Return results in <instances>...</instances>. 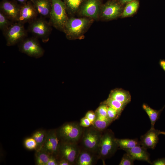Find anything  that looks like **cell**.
I'll list each match as a JSON object with an SVG mask.
<instances>
[{
    "mask_svg": "<svg viewBox=\"0 0 165 165\" xmlns=\"http://www.w3.org/2000/svg\"><path fill=\"white\" fill-rule=\"evenodd\" d=\"M94 20L91 18L84 17H69L65 25L64 32L66 38L70 40L82 39L85 38V34Z\"/></svg>",
    "mask_w": 165,
    "mask_h": 165,
    "instance_id": "1",
    "label": "cell"
},
{
    "mask_svg": "<svg viewBox=\"0 0 165 165\" xmlns=\"http://www.w3.org/2000/svg\"><path fill=\"white\" fill-rule=\"evenodd\" d=\"M51 8L49 22L52 26L64 32L69 18L65 4L62 0H51Z\"/></svg>",
    "mask_w": 165,
    "mask_h": 165,
    "instance_id": "2",
    "label": "cell"
},
{
    "mask_svg": "<svg viewBox=\"0 0 165 165\" xmlns=\"http://www.w3.org/2000/svg\"><path fill=\"white\" fill-rule=\"evenodd\" d=\"M85 128L76 122L65 123L56 129L61 141L78 143L82 136Z\"/></svg>",
    "mask_w": 165,
    "mask_h": 165,
    "instance_id": "3",
    "label": "cell"
},
{
    "mask_svg": "<svg viewBox=\"0 0 165 165\" xmlns=\"http://www.w3.org/2000/svg\"><path fill=\"white\" fill-rule=\"evenodd\" d=\"M118 146L113 132L108 130L102 134L97 154L99 159L105 160L111 157L116 151Z\"/></svg>",
    "mask_w": 165,
    "mask_h": 165,
    "instance_id": "4",
    "label": "cell"
},
{
    "mask_svg": "<svg viewBox=\"0 0 165 165\" xmlns=\"http://www.w3.org/2000/svg\"><path fill=\"white\" fill-rule=\"evenodd\" d=\"M102 134V131L97 130L92 125L85 128L80 140L81 148L97 154Z\"/></svg>",
    "mask_w": 165,
    "mask_h": 165,
    "instance_id": "5",
    "label": "cell"
},
{
    "mask_svg": "<svg viewBox=\"0 0 165 165\" xmlns=\"http://www.w3.org/2000/svg\"><path fill=\"white\" fill-rule=\"evenodd\" d=\"M52 26L43 18H37L29 24L28 31L44 42H48L52 31Z\"/></svg>",
    "mask_w": 165,
    "mask_h": 165,
    "instance_id": "6",
    "label": "cell"
},
{
    "mask_svg": "<svg viewBox=\"0 0 165 165\" xmlns=\"http://www.w3.org/2000/svg\"><path fill=\"white\" fill-rule=\"evenodd\" d=\"M24 24L18 22H14L3 32L7 46L14 45L26 38L27 34Z\"/></svg>",
    "mask_w": 165,
    "mask_h": 165,
    "instance_id": "7",
    "label": "cell"
},
{
    "mask_svg": "<svg viewBox=\"0 0 165 165\" xmlns=\"http://www.w3.org/2000/svg\"><path fill=\"white\" fill-rule=\"evenodd\" d=\"M18 47L21 53L36 58L42 57L44 53L38 38L35 37L25 38L19 43Z\"/></svg>",
    "mask_w": 165,
    "mask_h": 165,
    "instance_id": "8",
    "label": "cell"
},
{
    "mask_svg": "<svg viewBox=\"0 0 165 165\" xmlns=\"http://www.w3.org/2000/svg\"><path fill=\"white\" fill-rule=\"evenodd\" d=\"M81 148L78 143L61 141L57 158L64 159L75 165Z\"/></svg>",
    "mask_w": 165,
    "mask_h": 165,
    "instance_id": "9",
    "label": "cell"
},
{
    "mask_svg": "<svg viewBox=\"0 0 165 165\" xmlns=\"http://www.w3.org/2000/svg\"><path fill=\"white\" fill-rule=\"evenodd\" d=\"M101 5V0H85L77 13L80 17L99 20Z\"/></svg>",
    "mask_w": 165,
    "mask_h": 165,
    "instance_id": "10",
    "label": "cell"
},
{
    "mask_svg": "<svg viewBox=\"0 0 165 165\" xmlns=\"http://www.w3.org/2000/svg\"><path fill=\"white\" fill-rule=\"evenodd\" d=\"M123 10L120 5L113 1H109L102 5L99 20H109L121 16Z\"/></svg>",
    "mask_w": 165,
    "mask_h": 165,
    "instance_id": "11",
    "label": "cell"
},
{
    "mask_svg": "<svg viewBox=\"0 0 165 165\" xmlns=\"http://www.w3.org/2000/svg\"><path fill=\"white\" fill-rule=\"evenodd\" d=\"M61 142L56 129L49 130L47 131L46 139L41 149L57 158Z\"/></svg>",
    "mask_w": 165,
    "mask_h": 165,
    "instance_id": "12",
    "label": "cell"
},
{
    "mask_svg": "<svg viewBox=\"0 0 165 165\" xmlns=\"http://www.w3.org/2000/svg\"><path fill=\"white\" fill-rule=\"evenodd\" d=\"M21 6L15 0H2L0 3V11L15 22L18 21Z\"/></svg>",
    "mask_w": 165,
    "mask_h": 165,
    "instance_id": "13",
    "label": "cell"
},
{
    "mask_svg": "<svg viewBox=\"0 0 165 165\" xmlns=\"http://www.w3.org/2000/svg\"><path fill=\"white\" fill-rule=\"evenodd\" d=\"M38 14L32 2L28 1L21 5L17 22L29 24L37 18Z\"/></svg>",
    "mask_w": 165,
    "mask_h": 165,
    "instance_id": "14",
    "label": "cell"
},
{
    "mask_svg": "<svg viewBox=\"0 0 165 165\" xmlns=\"http://www.w3.org/2000/svg\"><path fill=\"white\" fill-rule=\"evenodd\" d=\"M160 131L151 128L145 134L141 136L140 141L141 145L147 148L154 149L157 144Z\"/></svg>",
    "mask_w": 165,
    "mask_h": 165,
    "instance_id": "15",
    "label": "cell"
},
{
    "mask_svg": "<svg viewBox=\"0 0 165 165\" xmlns=\"http://www.w3.org/2000/svg\"><path fill=\"white\" fill-rule=\"evenodd\" d=\"M98 159L99 158L97 153L81 148L75 165H94Z\"/></svg>",
    "mask_w": 165,
    "mask_h": 165,
    "instance_id": "16",
    "label": "cell"
},
{
    "mask_svg": "<svg viewBox=\"0 0 165 165\" xmlns=\"http://www.w3.org/2000/svg\"><path fill=\"white\" fill-rule=\"evenodd\" d=\"M134 160L145 161L151 164L149 154L147 149L141 145L136 146L132 148L125 149Z\"/></svg>",
    "mask_w": 165,
    "mask_h": 165,
    "instance_id": "17",
    "label": "cell"
},
{
    "mask_svg": "<svg viewBox=\"0 0 165 165\" xmlns=\"http://www.w3.org/2000/svg\"><path fill=\"white\" fill-rule=\"evenodd\" d=\"M38 14L43 17H49L51 8V0H31Z\"/></svg>",
    "mask_w": 165,
    "mask_h": 165,
    "instance_id": "18",
    "label": "cell"
},
{
    "mask_svg": "<svg viewBox=\"0 0 165 165\" xmlns=\"http://www.w3.org/2000/svg\"><path fill=\"white\" fill-rule=\"evenodd\" d=\"M108 97L127 105L131 100L130 92L122 89L117 88L111 90Z\"/></svg>",
    "mask_w": 165,
    "mask_h": 165,
    "instance_id": "19",
    "label": "cell"
},
{
    "mask_svg": "<svg viewBox=\"0 0 165 165\" xmlns=\"http://www.w3.org/2000/svg\"><path fill=\"white\" fill-rule=\"evenodd\" d=\"M164 107L162 109L157 110L152 109L146 104L144 103L143 104L142 108L150 119L151 123V128H154L155 123L159 119Z\"/></svg>",
    "mask_w": 165,
    "mask_h": 165,
    "instance_id": "20",
    "label": "cell"
},
{
    "mask_svg": "<svg viewBox=\"0 0 165 165\" xmlns=\"http://www.w3.org/2000/svg\"><path fill=\"white\" fill-rule=\"evenodd\" d=\"M85 0H63L68 14L72 16L77 14L81 5Z\"/></svg>",
    "mask_w": 165,
    "mask_h": 165,
    "instance_id": "21",
    "label": "cell"
},
{
    "mask_svg": "<svg viewBox=\"0 0 165 165\" xmlns=\"http://www.w3.org/2000/svg\"><path fill=\"white\" fill-rule=\"evenodd\" d=\"M116 141L118 147L123 150L132 148L136 146L141 145L140 141L137 139L116 138Z\"/></svg>",
    "mask_w": 165,
    "mask_h": 165,
    "instance_id": "22",
    "label": "cell"
},
{
    "mask_svg": "<svg viewBox=\"0 0 165 165\" xmlns=\"http://www.w3.org/2000/svg\"><path fill=\"white\" fill-rule=\"evenodd\" d=\"M47 131L44 129H39L36 131L32 134V137L36 141L37 145V149H40L42 147L46 139Z\"/></svg>",
    "mask_w": 165,
    "mask_h": 165,
    "instance_id": "23",
    "label": "cell"
},
{
    "mask_svg": "<svg viewBox=\"0 0 165 165\" xmlns=\"http://www.w3.org/2000/svg\"><path fill=\"white\" fill-rule=\"evenodd\" d=\"M51 155L40 149L36 151L35 163L37 165H46Z\"/></svg>",
    "mask_w": 165,
    "mask_h": 165,
    "instance_id": "24",
    "label": "cell"
},
{
    "mask_svg": "<svg viewBox=\"0 0 165 165\" xmlns=\"http://www.w3.org/2000/svg\"><path fill=\"white\" fill-rule=\"evenodd\" d=\"M139 4L138 2L136 0L128 3L123 10L121 16L125 17L134 14L136 12Z\"/></svg>",
    "mask_w": 165,
    "mask_h": 165,
    "instance_id": "25",
    "label": "cell"
},
{
    "mask_svg": "<svg viewBox=\"0 0 165 165\" xmlns=\"http://www.w3.org/2000/svg\"><path fill=\"white\" fill-rule=\"evenodd\" d=\"M111 123L112 122L107 118L97 116L92 126L97 130L102 132L105 130Z\"/></svg>",
    "mask_w": 165,
    "mask_h": 165,
    "instance_id": "26",
    "label": "cell"
},
{
    "mask_svg": "<svg viewBox=\"0 0 165 165\" xmlns=\"http://www.w3.org/2000/svg\"><path fill=\"white\" fill-rule=\"evenodd\" d=\"M102 103L116 110L120 114L127 105L126 104L109 97H108Z\"/></svg>",
    "mask_w": 165,
    "mask_h": 165,
    "instance_id": "27",
    "label": "cell"
},
{
    "mask_svg": "<svg viewBox=\"0 0 165 165\" xmlns=\"http://www.w3.org/2000/svg\"><path fill=\"white\" fill-rule=\"evenodd\" d=\"M14 22L11 20L2 12L0 11V29L4 32Z\"/></svg>",
    "mask_w": 165,
    "mask_h": 165,
    "instance_id": "28",
    "label": "cell"
},
{
    "mask_svg": "<svg viewBox=\"0 0 165 165\" xmlns=\"http://www.w3.org/2000/svg\"><path fill=\"white\" fill-rule=\"evenodd\" d=\"M24 145L26 148L29 150L37 149V145L35 140L32 137L26 138L24 141Z\"/></svg>",
    "mask_w": 165,
    "mask_h": 165,
    "instance_id": "29",
    "label": "cell"
},
{
    "mask_svg": "<svg viewBox=\"0 0 165 165\" xmlns=\"http://www.w3.org/2000/svg\"><path fill=\"white\" fill-rule=\"evenodd\" d=\"M120 115L116 110L108 106L107 118L111 122L119 118Z\"/></svg>",
    "mask_w": 165,
    "mask_h": 165,
    "instance_id": "30",
    "label": "cell"
},
{
    "mask_svg": "<svg viewBox=\"0 0 165 165\" xmlns=\"http://www.w3.org/2000/svg\"><path fill=\"white\" fill-rule=\"evenodd\" d=\"M108 106L102 103L96 110L95 112L97 116L107 118Z\"/></svg>",
    "mask_w": 165,
    "mask_h": 165,
    "instance_id": "31",
    "label": "cell"
},
{
    "mask_svg": "<svg viewBox=\"0 0 165 165\" xmlns=\"http://www.w3.org/2000/svg\"><path fill=\"white\" fill-rule=\"evenodd\" d=\"M135 160L128 153L124 154L119 163V165H132Z\"/></svg>",
    "mask_w": 165,
    "mask_h": 165,
    "instance_id": "32",
    "label": "cell"
},
{
    "mask_svg": "<svg viewBox=\"0 0 165 165\" xmlns=\"http://www.w3.org/2000/svg\"><path fill=\"white\" fill-rule=\"evenodd\" d=\"M79 123L84 128L88 127L92 125L91 121L85 116L81 119Z\"/></svg>",
    "mask_w": 165,
    "mask_h": 165,
    "instance_id": "33",
    "label": "cell"
},
{
    "mask_svg": "<svg viewBox=\"0 0 165 165\" xmlns=\"http://www.w3.org/2000/svg\"><path fill=\"white\" fill-rule=\"evenodd\" d=\"M85 117L88 119L93 124L96 119L97 115L95 112L92 111H89L86 113Z\"/></svg>",
    "mask_w": 165,
    "mask_h": 165,
    "instance_id": "34",
    "label": "cell"
},
{
    "mask_svg": "<svg viewBox=\"0 0 165 165\" xmlns=\"http://www.w3.org/2000/svg\"><path fill=\"white\" fill-rule=\"evenodd\" d=\"M58 160L56 156L51 155L46 165H58Z\"/></svg>",
    "mask_w": 165,
    "mask_h": 165,
    "instance_id": "35",
    "label": "cell"
},
{
    "mask_svg": "<svg viewBox=\"0 0 165 165\" xmlns=\"http://www.w3.org/2000/svg\"><path fill=\"white\" fill-rule=\"evenodd\" d=\"M151 164L153 165H165V158H162L156 160Z\"/></svg>",
    "mask_w": 165,
    "mask_h": 165,
    "instance_id": "36",
    "label": "cell"
},
{
    "mask_svg": "<svg viewBox=\"0 0 165 165\" xmlns=\"http://www.w3.org/2000/svg\"><path fill=\"white\" fill-rule=\"evenodd\" d=\"M58 165H72L68 160L64 159L58 160Z\"/></svg>",
    "mask_w": 165,
    "mask_h": 165,
    "instance_id": "37",
    "label": "cell"
},
{
    "mask_svg": "<svg viewBox=\"0 0 165 165\" xmlns=\"http://www.w3.org/2000/svg\"><path fill=\"white\" fill-rule=\"evenodd\" d=\"M159 64L161 68L165 72V59H160Z\"/></svg>",
    "mask_w": 165,
    "mask_h": 165,
    "instance_id": "38",
    "label": "cell"
},
{
    "mask_svg": "<svg viewBox=\"0 0 165 165\" xmlns=\"http://www.w3.org/2000/svg\"><path fill=\"white\" fill-rule=\"evenodd\" d=\"M135 0H120V2L122 4L128 3Z\"/></svg>",
    "mask_w": 165,
    "mask_h": 165,
    "instance_id": "39",
    "label": "cell"
},
{
    "mask_svg": "<svg viewBox=\"0 0 165 165\" xmlns=\"http://www.w3.org/2000/svg\"><path fill=\"white\" fill-rule=\"evenodd\" d=\"M15 1H16L22 4H23L26 2H28V1H31V0H14Z\"/></svg>",
    "mask_w": 165,
    "mask_h": 165,
    "instance_id": "40",
    "label": "cell"
},
{
    "mask_svg": "<svg viewBox=\"0 0 165 165\" xmlns=\"http://www.w3.org/2000/svg\"><path fill=\"white\" fill-rule=\"evenodd\" d=\"M159 133L160 134H162L163 135H165V132L164 131H160Z\"/></svg>",
    "mask_w": 165,
    "mask_h": 165,
    "instance_id": "41",
    "label": "cell"
}]
</instances>
